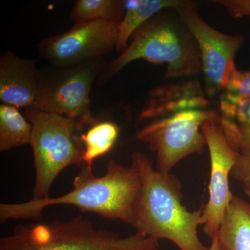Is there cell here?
Instances as JSON below:
<instances>
[{
	"mask_svg": "<svg viewBox=\"0 0 250 250\" xmlns=\"http://www.w3.org/2000/svg\"><path fill=\"white\" fill-rule=\"evenodd\" d=\"M142 182L139 171L110 160L106 173L93 174L84 166L73 181V188L62 196L22 203L1 204V223L11 219H41L42 210L54 205H71L83 212H93L104 218L118 220L135 228Z\"/></svg>",
	"mask_w": 250,
	"mask_h": 250,
	"instance_id": "cell-1",
	"label": "cell"
},
{
	"mask_svg": "<svg viewBox=\"0 0 250 250\" xmlns=\"http://www.w3.org/2000/svg\"><path fill=\"white\" fill-rule=\"evenodd\" d=\"M131 165L142 182L135 229L143 236L167 239L179 250H208L200 241L202 208L190 211L182 204V186L177 177L154 168L150 158L141 152L131 156Z\"/></svg>",
	"mask_w": 250,
	"mask_h": 250,
	"instance_id": "cell-2",
	"label": "cell"
},
{
	"mask_svg": "<svg viewBox=\"0 0 250 250\" xmlns=\"http://www.w3.org/2000/svg\"><path fill=\"white\" fill-rule=\"evenodd\" d=\"M174 9L161 11L139 28L127 48L110 64L106 76L121 71L134 61L166 64V78L190 77L202 72L195 39Z\"/></svg>",
	"mask_w": 250,
	"mask_h": 250,
	"instance_id": "cell-3",
	"label": "cell"
},
{
	"mask_svg": "<svg viewBox=\"0 0 250 250\" xmlns=\"http://www.w3.org/2000/svg\"><path fill=\"white\" fill-rule=\"evenodd\" d=\"M159 240L139 233L122 237L95 228L81 215L69 221L19 225L0 238V250H159Z\"/></svg>",
	"mask_w": 250,
	"mask_h": 250,
	"instance_id": "cell-4",
	"label": "cell"
},
{
	"mask_svg": "<svg viewBox=\"0 0 250 250\" xmlns=\"http://www.w3.org/2000/svg\"><path fill=\"white\" fill-rule=\"evenodd\" d=\"M32 125L30 145L36 171L34 200H45L59 174L67 166H84L83 144L76 122L54 113L26 109Z\"/></svg>",
	"mask_w": 250,
	"mask_h": 250,
	"instance_id": "cell-5",
	"label": "cell"
},
{
	"mask_svg": "<svg viewBox=\"0 0 250 250\" xmlns=\"http://www.w3.org/2000/svg\"><path fill=\"white\" fill-rule=\"evenodd\" d=\"M213 110L191 109L151 121L136 132L156 154V169L170 174L181 161L192 154H201L207 147L202 131L205 122L218 118Z\"/></svg>",
	"mask_w": 250,
	"mask_h": 250,
	"instance_id": "cell-6",
	"label": "cell"
},
{
	"mask_svg": "<svg viewBox=\"0 0 250 250\" xmlns=\"http://www.w3.org/2000/svg\"><path fill=\"white\" fill-rule=\"evenodd\" d=\"M195 39L205 77V91L213 97L223 92L238 71L235 64L237 52L243 47V35L224 34L202 19L195 1H184L174 9Z\"/></svg>",
	"mask_w": 250,
	"mask_h": 250,
	"instance_id": "cell-7",
	"label": "cell"
},
{
	"mask_svg": "<svg viewBox=\"0 0 250 250\" xmlns=\"http://www.w3.org/2000/svg\"><path fill=\"white\" fill-rule=\"evenodd\" d=\"M102 64L94 59L63 68L45 81H41L35 103L27 109L54 113L76 122L81 129L98 121L91 113L90 94Z\"/></svg>",
	"mask_w": 250,
	"mask_h": 250,
	"instance_id": "cell-8",
	"label": "cell"
},
{
	"mask_svg": "<svg viewBox=\"0 0 250 250\" xmlns=\"http://www.w3.org/2000/svg\"><path fill=\"white\" fill-rule=\"evenodd\" d=\"M118 39V24L98 20L75 23L66 32L41 41L38 50L51 63L67 68L109 53Z\"/></svg>",
	"mask_w": 250,
	"mask_h": 250,
	"instance_id": "cell-9",
	"label": "cell"
},
{
	"mask_svg": "<svg viewBox=\"0 0 250 250\" xmlns=\"http://www.w3.org/2000/svg\"><path fill=\"white\" fill-rule=\"evenodd\" d=\"M202 131L209 150L210 178L209 197L202 207L201 226L203 232L213 239L218 235L225 212L233 196L229 177L236 163L238 152L229 144L218 118L205 122Z\"/></svg>",
	"mask_w": 250,
	"mask_h": 250,
	"instance_id": "cell-10",
	"label": "cell"
},
{
	"mask_svg": "<svg viewBox=\"0 0 250 250\" xmlns=\"http://www.w3.org/2000/svg\"><path fill=\"white\" fill-rule=\"evenodd\" d=\"M200 82L190 80L153 88L139 114V121H155L179 112L205 109L208 101Z\"/></svg>",
	"mask_w": 250,
	"mask_h": 250,
	"instance_id": "cell-11",
	"label": "cell"
},
{
	"mask_svg": "<svg viewBox=\"0 0 250 250\" xmlns=\"http://www.w3.org/2000/svg\"><path fill=\"white\" fill-rule=\"evenodd\" d=\"M41 80L35 61L21 58L11 52L0 58V100L18 108H31L35 103Z\"/></svg>",
	"mask_w": 250,
	"mask_h": 250,
	"instance_id": "cell-12",
	"label": "cell"
},
{
	"mask_svg": "<svg viewBox=\"0 0 250 250\" xmlns=\"http://www.w3.org/2000/svg\"><path fill=\"white\" fill-rule=\"evenodd\" d=\"M219 116L229 146L241 155L250 157V100L222 96Z\"/></svg>",
	"mask_w": 250,
	"mask_h": 250,
	"instance_id": "cell-13",
	"label": "cell"
},
{
	"mask_svg": "<svg viewBox=\"0 0 250 250\" xmlns=\"http://www.w3.org/2000/svg\"><path fill=\"white\" fill-rule=\"evenodd\" d=\"M217 236L220 250H250V202L233 195Z\"/></svg>",
	"mask_w": 250,
	"mask_h": 250,
	"instance_id": "cell-14",
	"label": "cell"
},
{
	"mask_svg": "<svg viewBox=\"0 0 250 250\" xmlns=\"http://www.w3.org/2000/svg\"><path fill=\"white\" fill-rule=\"evenodd\" d=\"M182 0H127L125 1V14L118 24L116 49L123 52L135 32L156 15L167 9H175Z\"/></svg>",
	"mask_w": 250,
	"mask_h": 250,
	"instance_id": "cell-15",
	"label": "cell"
},
{
	"mask_svg": "<svg viewBox=\"0 0 250 250\" xmlns=\"http://www.w3.org/2000/svg\"><path fill=\"white\" fill-rule=\"evenodd\" d=\"M19 108L0 104V151L6 152L29 144L32 125L20 113Z\"/></svg>",
	"mask_w": 250,
	"mask_h": 250,
	"instance_id": "cell-16",
	"label": "cell"
},
{
	"mask_svg": "<svg viewBox=\"0 0 250 250\" xmlns=\"http://www.w3.org/2000/svg\"><path fill=\"white\" fill-rule=\"evenodd\" d=\"M120 129L111 122L97 123L81 134L83 144V161L84 166L93 167V161L109 152L116 143Z\"/></svg>",
	"mask_w": 250,
	"mask_h": 250,
	"instance_id": "cell-17",
	"label": "cell"
},
{
	"mask_svg": "<svg viewBox=\"0 0 250 250\" xmlns=\"http://www.w3.org/2000/svg\"><path fill=\"white\" fill-rule=\"evenodd\" d=\"M125 14V1L120 0H78L70 13L75 23L102 21L119 24Z\"/></svg>",
	"mask_w": 250,
	"mask_h": 250,
	"instance_id": "cell-18",
	"label": "cell"
},
{
	"mask_svg": "<svg viewBox=\"0 0 250 250\" xmlns=\"http://www.w3.org/2000/svg\"><path fill=\"white\" fill-rule=\"evenodd\" d=\"M222 96L233 100H250V69L246 71L238 70Z\"/></svg>",
	"mask_w": 250,
	"mask_h": 250,
	"instance_id": "cell-19",
	"label": "cell"
},
{
	"mask_svg": "<svg viewBox=\"0 0 250 250\" xmlns=\"http://www.w3.org/2000/svg\"><path fill=\"white\" fill-rule=\"evenodd\" d=\"M231 176L241 184L243 191L250 200V157L238 153Z\"/></svg>",
	"mask_w": 250,
	"mask_h": 250,
	"instance_id": "cell-20",
	"label": "cell"
},
{
	"mask_svg": "<svg viewBox=\"0 0 250 250\" xmlns=\"http://www.w3.org/2000/svg\"><path fill=\"white\" fill-rule=\"evenodd\" d=\"M213 2L221 6L233 18H250V0H215Z\"/></svg>",
	"mask_w": 250,
	"mask_h": 250,
	"instance_id": "cell-21",
	"label": "cell"
},
{
	"mask_svg": "<svg viewBox=\"0 0 250 250\" xmlns=\"http://www.w3.org/2000/svg\"><path fill=\"white\" fill-rule=\"evenodd\" d=\"M220 250V246H219L218 236H215L211 240V244H210L209 250Z\"/></svg>",
	"mask_w": 250,
	"mask_h": 250,
	"instance_id": "cell-22",
	"label": "cell"
}]
</instances>
